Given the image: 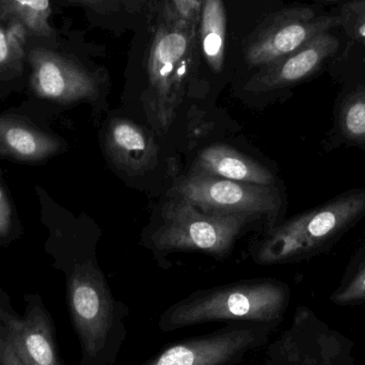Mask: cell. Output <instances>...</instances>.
I'll return each instance as SVG.
<instances>
[{
	"instance_id": "obj_1",
	"label": "cell",
	"mask_w": 365,
	"mask_h": 365,
	"mask_svg": "<svg viewBox=\"0 0 365 365\" xmlns=\"http://www.w3.org/2000/svg\"><path fill=\"white\" fill-rule=\"evenodd\" d=\"M66 284L81 365L115 364L128 336V307L115 299L104 274L91 262L75 265Z\"/></svg>"
},
{
	"instance_id": "obj_2",
	"label": "cell",
	"mask_w": 365,
	"mask_h": 365,
	"mask_svg": "<svg viewBox=\"0 0 365 365\" xmlns=\"http://www.w3.org/2000/svg\"><path fill=\"white\" fill-rule=\"evenodd\" d=\"M289 300V287L278 281H247L215 287L169 307L158 319V329L170 334L212 322H249L278 328Z\"/></svg>"
},
{
	"instance_id": "obj_3",
	"label": "cell",
	"mask_w": 365,
	"mask_h": 365,
	"mask_svg": "<svg viewBox=\"0 0 365 365\" xmlns=\"http://www.w3.org/2000/svg\"><path fill=\"white\" fill-rule=\"evenodd\" d=\"M199 25L180 19L166 4L148 60L149 87L143 104L153 128L164 135L173 125L195 70Z\"/></svg>"
},
{
	"instance_id": "obj_4",
	"label": "cell",
	"mask_w": 365,
	"mask_h": 365,
	"mask_svg": "<svg viewBox=\"0 0 365 365\" xmlns=\"http://www.w3.org/2000/svg\"><path fill=\"white\" fill-rule=\"evenodd\" d=\"M365 212V191L347 193L292 219L270 234L257 252L259 263L293 261L317 250Z\"/></svg>"
},
{
	"instance_id": "obj_5",
	"label": "cell",
	"mask_w": 365,
	"mask_h": 365,
	"mask_svg": "<svg viewBox=\"0 0 365 365\" xmlns=\"http://www.w3.org/2000/svg\"><path fill=\"white\" fill-rule=\"evenodd\" d=\"M163 218L164 225L152 237L160 250L225 255L240 230L255 217L203 212L187 200L177 197L165 205Z\"/></svg>"
},
{
	"instance_id": "obj_6",
	"label": "cell",
	"mask_w": 365,
	"mask_h": 365,
	"mask_svg": "<svg viewBox=\"0 0 365 365\" xmlns=\"http://www.w3.org/2000/svg\"><path fill=\"white\" fill-rule=\"evenodd\" d=\"M353 341L298 307L289 328L268 344L262 365H356Z\"/></svg>"
},
{
	"instance_id": "obj_7",
	"label": "cell",
	"mask_w": 365,
	"mask_h": 365,
	"mask_svg": "<svg viewBox=\"0 0 365 365\" xmlns=\"http://www.w3.org/2000/svg\"><path fill=\"white\" fill-rule=\"evenodd\" d=\"M274 326L230 322L210 334L185 339L143 365H238L269 342Z\"/></svg>"
},
{
	"instance_id": "obj_8",
	"label": "cell",
	"mask_w": 365,
	"mask_h": 365,
	"mask_svg": "<svg viewBox=\"0 0 365 365\" xmlns=\"http://www.w3.org/2000/svg\"><path fill=\"white\" fill-rule=\"evenodd\" d=\"M25 314L0 304V365H64L53 319L38 296L26 297Z\"/></svg>"
},
{
	"instance_id": "obj_9",
	"label": "cell",
	"mask_w": 365,
	"mask_h": 365,
	"mask_svg": "<svg viewBox=\"0 0 365 365\" xmlns=\"http://www.w3.org/2000/svg\"><path fill=\"white\" fill-rule=\"evenodd\" d=\"M175 190L178 197L214 214L259 217L274 214L280 207V197L270 186L230 181L192 171L175 184Z\"/></svg>"
},
{
	"instance_id": "obj_10",
	"label": "cell",
	"mask_w": 365,
	"mask_h": 365,
	"mask_svg": "<svg viewBox=\"0 0 365 365\" xmlns=\"http://www.w3.org/2000/svg\"><path fill=\"white\" fill-rule=\"evenodd\" d=\"M340 23L336 16L315 15L308 8L281 11L266 19L247 43L249 66H265L302 48L319 34Z\"/></svg>"
},
{
	"instance_id": "obj_11",
	"label": "cell",
	"mask_w": 365,
	"mask_h": 365,
	"mask_svg": "<svg viewBox=\"0 0 365 365\" xmlns=\"http://www.w3.org/2000/svg\"><path fill=\"white\" fill-rule=\"evenodd\" d=\"M31 87L41 98L59 103L92 100L98 96L94 77L81 64L36 42L28 47Z\"/></svg>"
},
{
	"instance_id": "obj_12",
	"label": "cell",
	"mask_w": 365,
	"mask_h": 365,
	"mask_svg": "<svg viewBox=\"0 0 365 365\" xmlns=\"http://www.w3.org/2000/svg\"><path fill=\"white\" fill-rule=\"evenodd\" d=\"M338 47L336 36L328 32L319 34L298 51L263 66L247 83L246 89L272 91L297 83L315 72Z\"/></svg>"
},
{
	"instance_id": "obj_13",
	"label": "cell",
	"mask_w": 365,
	"mask_h": 365,
	"mask_svg": "<svg viewBox=\"0 0 365 365\" xmlns=\"http://www.w3.org/2000/svg\"><path fill=\"white\" fill-rule=\"evenodd\" d=\"M104 143L109 160L128 175L147 173L158 160V147L153 137L128 120L111 119Z\"/></svg>"
},
{
	"instance_id": "obj_14",
	"label": "cell",
	"mask_w": 365,
	"mask_h": 365,
	"mask_svg": "<svg viewBox=\"0 0 365 365\" xmlns=\"http://www.w3.org/2000/svg\"><path fill=\"white\" fill-rule=\"evenodd\" d=\"M61 150V141L24 120L0 118V155L21 162H41Z\"/></svg>"
},
{
	"instance_id": "obj_15",
	"label": "cell",
	"mask_w": 365,
	"mask_h": 365,
	"mask_svg": "<svg viewBox=\"0 0 365 365\" xmlns=\"http://www.w3.org/2000/svg\"><path fill=\"white\" fill-rule=\"evenodd\" d=\"M192 173L264 186H272L274 182L272 173L259 163L221 145L204 149L197 158Z\"/></svg>"
},
{
	"instance_id": "obj_16",
	"label": "cell",
	"mask_w": 365,
	"mask_h": 365,
	"mask_svg": "<svg viewBox=\"0 0 365 365\" xmlns=\"http://www.w3.org/2000/svg\"><path fill=\"white\" fill-rule=\"evenodd\" d=\"M199 40L210 68L219 73L225 63L227 16L223 0H203L200 16Z\"/></svg>"
},
{
	"instance_id": "obj_17",
	"label": "cell",
	"mask_w": 365,
	"mask_h": 365,
	"mask_svg": "<svg viewBox=\"0 0 365 365\" xmlns=\"http://www.w3.org/2000/svg\"><path fill=\"white\" fill-rule=\"evenodd\" d=\"M51 0H0V19L16 17L31 41L46 45L56 38L51 24Z\"/></svg>"
},
{
	"instance_id": "obj_18",
	"label": "cell",
	"mask_w": 365,
	"mask_h": 365,
	"mask_svg": "<svg viewBox=\"0 0 365 365\" xmlns=\"http://www.w3.org/2000/svg\"><path fill=\"white\" fill-rule=\"evenodd\" d=\"M341 117L344 134L351 140L365 141V91L346 101Z\"/></svg>"
},
{
	"instance_id": "obj_19",
	"label": "cell",
	"mask_w": 365,
	"mask_h": 365,
	"mask_svg": "<svg viewBox=\"0 0 365 365\" xmlns=\"http://www.w3.org/2000/svg\"><path fill=\"white\" fill-rule=\"evenodd\" d=\"M331 302L341 307L365 306V263L334 292Z\"/></svg>"
},
{
	"instance_id": "obj_20",
	"label": "cell",
	"mask_w": 365,
	"mask_h": 365,
	"mask_svg": "<svg viewBox=\"0 0 365 365\" xmlns=\"http://www.w3.org/2000/svg\"><path fill=\"white\" fill-rule=\"evenodd\" d=\"M27 57L19 55L11 46L6 24L0 21V76L8 74L17 75L23 72L24 63Z\"/></svg>"
},
{
	"instance_id": "obj_21",
	"label": "cell",
	"mask_w": 365,
	"mask_h": 365,
	"mask_svg": "<svg viewBox=\"0 0 365 365\" xmlns=\"http://www.w3.org/2000/svg\"><path fill=\"white\" fill-rule=\"evenodd\" d=\"M203 0H173V6L180 19L199 25Z\"/></svg>"
},
{
	"instance_id": "obj_22",
	"label": "cell",
	"mask_w": 365,
	"mask_h": 365,
	"mask_svg": "<svg viewBox=\"0 0 365 365\" xmlns=\"http://www.w3.org/2000/svg\"><path fill=\"white\" fill-rule=\"evenodd\" d=\"M12 227V207L10 200L0 184V236L8 235Z\"/></svg>"
},
{
	"instance_id": "obj_23",
	"label": "cell",
	"mask_w": 365,
	"mask_h": 365,
	"mask_svg": "<svg viewBox=\"0 0 365 365\" xmlns=\"http://www.w3.org/2000/svg\"><path fill=\"white\" fill-rule=\"evenodd\" d=\"M75 2H81V4H93V2L98 1V0H72Z\"/></svg>"
},
{
	"instance_id": "obj_24",
	"label": "cell",
	"mask_w": 365,
	"mask_h": 365,
	"mask_svg": "<svg viewBox=\"0 0 365 365\" xmlns=\"http://www.w3.org/2000/svg\"><path fill=\"white\" fill-rule=\"evenodd\" d=\"M361 32H362V34H364V36H365V26H364V27H362Z\"/></svg>"
},
{
	"instance_id": "obj_25",
	"label": "cell",
	"mask_w": 365,
	"mask_h": 365,
	"mask_svg": "<svg viewBox=\"0 0 365 365\" xmlns=\"http://www.w3.org/2000/svg\"><path fill=\"white\" fill-rule=\"evenodd\" d=\"M0 327H1V317H0Z\"/></svg>"
}]
</instances>
